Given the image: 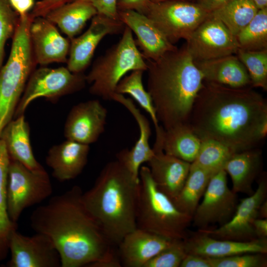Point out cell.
I'll use <instances>...</instances> for the list:
<instances>
[{"label": "cell", "instance_id": "1", "mask_svg": "<svg viewBox=\"0 0 267 267\" xmlns=\"http://www.w3.org/2000/svg\"><path fill=\"white\" fill-rule=\"evenodd\" d=\"M187 123L201 139L216 140L234 152L256 148L267 134V101L249 87L204 81Z\"/></svg>", "mask_w": 267, "mask_h": 267}, {"label": "cell", "instance_id": "2", "mask_svg": "<svg viewBox=\"0 0 267 267\" xmlns=\"http://www.w3.org/2000/svg\"><path fill=\"white\" fill-rule=\"evenodd\" d=\"M77 185L36 208L32 229L47 236L57 250L61 267H89L117 253L83 200Z\"/></svg>", "mask_w": 267, "mask_h": 267}, {"label": "cell", "instance_id": "3", "mask_svg": "<svg viewBox=\"0 0 267 267\" xmlns=\"http://www.w3.org/2000/svg\"><path fill=\"white\" fill-rule=\"evenodd\" d=\"M147 91L164 130L187 123L204 82L185 44L146 61Z\"/></svg>", "mask_w": 267, "mask_h": 267}, {"label": "cell", "instance_id": "4", "mask_svg": "<svg viewBox=\"0 0 267 267\" xmlns=\"http://www.w3.org/2000/svg\"><path fill=\"white\" fill-rule=\"evenodd\" d=\"M139 184L116 160L106 164L93 186L83 193L85 206L113 246L136 228Z\"/></svg>", "mask_w": 267, "mask_h": 267}, {"label": "cell", "instance_id": "5", "mask_svg": "<svg viewBox=\"0 0 267 267\" xmlns=\"http://www.w3.org/2000/svg\"><path fill=\"white\" fill-rule=\"evenodd\" d=\"M136 228L171 239L183 240L192 217L179 210L172 200L157 187L147 166L139 172Z\"/></svg>", "mask_w": 267, "mask_h": 267}, {"label": "cell", "instance_id": "6", "mask_svg": "<svg viewBox=\"0 0 267 267\" xmlns=\"http://www.w3.org/2000/svg\"><path fill=\"white\" fill-rule=\"evenodd\" d=\"M31 14L19 17L8 58L0 69V137L14 113L35 62L29 28Z\"/></svg>", "mask_w": 267, "mask_h": 267}, {"label": "cell", "instance_id": "7", "mask_svg": "<svg viewBox=\"0 0 267 267\" xmlns=\"http://www.w3.org/2000/svg\"><path fill=\"white\" fill-rule=\"evenodd\" d=\"M144 59L137 48L132 31L126 26L121 39L95 60L86 75L87 83L91 85L89 93L111 100L118 84L128 72L147 70Z\"/></svg>", "mask_w": 267, "mask_h": 267}, {"label": "cell", "instance_id": "8", "mask_svg": "<svg viewBox=\"0 0 267 267\" xmlns=\"http://www.w3.org/2000/svg\"><path fill=\"white\" fill-rule=\"evenodd\" d=\"M52 192L50 179L44 168L32 170L10 158L6 202L8 214L12 222L17 223L25 209L41 203Z\"/></svg>", "mask_w": 267, "mask_h": 267}, {"label": "cell", "instance_id": "9", "mask_svg": "<svg viewBox=\"0 0 267 267\" xmlns=\"http://www.w3.org/2000/svg\"><path fill=\"white\" fill-rule=\"evenodd\" d=\"M87 83L86 75L74 73L67 68L41 67L30 75L16 109L14 117L23 115L34 100L44 97L54 102L60 97L83 89Z\"/></svg>", "mask_w": 267, "mask_h": 267}, {"label": "cell", "instance_id": "10", "mask_svg": "<svg viewBox=\"0 0 267 267\" xmlns=\"http://www.w3.org/2000/svg\"><path fill=\"white\" fill-rule=\"evenodd\" d=\"M210 12L187 0L150 2L145 15L172 44L186 40Z\"/></svg>", "mask_w": 267, "mask_h": 267}, {"label": "cell", "instance_id": "11", "mask_svg": "<svg viewBox=\"0 0 267 267\" xmlns=\"http://www.w3.org/2000/svg\"><path fill=\"white\" fill-rule=\"evenodd\" d=\"M203 196L192 219L198 230L217 227L230 220L238 205L237 197L228 187L227 173L223 169L212 176Z\"/></svg>", "mask_w": 267, "mask_h": 267}, {"label": "cell", "instance_id": "12", "mask_svg": "<svg viewBox=\"0 0 267 267\" xmlns=\"http://www.w3.org/2000/svg\"><path fill=\"white\" fill-rule=\"evenodd\" d=\"M185 45L194 61H204L236 54V37L211 13L186 40Z\"/></svg>", "mask_w": 267, "mask_h": 267}, {"label": "cell", "instance_id": "13", "mask_svg": "<svg viewBox=\"0 0 267 267\" xmlns=\"http://www.w3.org/2000/svg\"><path fill=\"white\" fill-rule=\"evenodd\" d=\"M267 195V182L264 178L260 180L256 190L238 204L228 222L216 228L198 230L219 239L237 241L258 239L254 232L253 222L258 218L259 207L266 200Z\"/></svg>", "mask_w": 267, "mask_h": 267}, {"label": "cell", "instance_id": "14", "mask_svg": "<svg viewBox=\"0 0 267 267\" xmlns=\"http://www.w3.org/2000/svg\"><path fill=\"white\" fill-rule=\"evenodd\" d=\"M9 252L8 267H61L57 250L43 233L36 232L29 236L15 230L9 239Z\"/></svg>", "mask_w": 267, "mask_h": 267}, {"label": "cell", "instance_id": "15", "mask_svg": "<svg viewBox=\"0 0 267 267\" xmlns=\"http://www.w3.org/2000/svg\"><path fill=\"white\" fill-rule=\"evenodd\" d=\"M125 26L119 19L95 15L85 33L70 40L67 68L74 73H83L89 66L101 40L108 35L122 34Z\"/></svg>", "mask_w": 267, "mask_h": 267}, {"label": "cell", "instance_id": "16", "mask_svg": "<svg viewBox=\"0 0 267 267\" xmlns=\"http://www.w3.org/2000/svg\"><path fill=\"white\" fill-rule=\"evenodd\" d=\"M163 128L155 130L154 154L147 162L151 177L159 190L173 200L188 176L190 163L165 153L162 148Z\"/></svg>", "mask_w": 267, "mask_h": 267}, {"label": "cell", "instance_id": "17", "mask_svg": "<svg viewBox=\"0 0 267 267\" xmlns=\"http://www.w3.org/2000/svg\"><path fill=\"white\" fill-rule=\"evenodd\" d=\"M107 110L97 99L80 102L69 111L64 134L66 139L89 145L104 132Z\"/></svg>", "mask_w": 267, "mask_h": 267}, {"label": "cell", "instance_id": "18", "mask_svg": "<svg viewBox=\"0 0 267 267\" xmlns=\"http://www.w3.org/2000/svg\"><path fill=\"white\" fill-rule=\"evenodd\" d=\"M29 35L36 64L44 66L67 62L70 40L63 37L55 25L45 17L34 18Z\"/></svg>", "mask_w": 267, "mask_h": 267}, {"label": "cell", "instance_id": "19", "mask_svg": "<svg viewBox=\"0 0 267 267\" xmlns=\"http://www.w3.org/2000/svg\"><path fill=\"white\" fill-rule=\"evenodd\" d=\"M186 254L221 258L246 253H267V239L250 241L219 239L198 230L183 239Z\"/></svg>", "mask_w": 267, "mask_h": 267}, {"label": "cell", "instance_id": "20", "mask_svg": "<svg viewBox=\"0 0 267 267\" xmlns=\"http://www.w3.org/2000/svg\"><path fill=\"white\" fill-rule=\"evenodd\" d=\"M119 19L135 34L144 58L155 60L178 47L171 44L145 15L133 10H118Z\"/></svg>", "mask_w": 267, "mask_h": 267}, {"label": "cell", "instance_id": "21", "mask_svg": "<svg viewBox=\"0 0 267 267\" xmlns=\"http://www.w3.org/2000/svg\"><path fill=\"white\" fill-rule=\"evenodd\" d=\"M112 100L123 105L131 113L138 124L139 136L131 149L121 150L116 154L117 160L136 179H139L141 165L148 162L154 154L149 145L151 129L148 119L136 108L133 101L123 94L114 93Z\"/></svg>", "mask_w": 267, "mask_h": 267}, {"label": "cell", "instance_id": "22", "mask_svg": "<svg viewBox=\"0 0 267 267\" xmlns=\"http://www.w3.org/2000/svg\"><path fill=\"white\" fill-rule=\"evenodd\" d=\"M174 240L136 228L127 234L117 246L122 266L144 267L150 259L169 246Z\"/></svg>", "mask_w": 267, "mask_h": 267}, {"label": "cell", "instance_id": "23", "mask_svg": "<svg viewBox=\"0 0 267 267\" xmlns=\"http://www.w3.org/2000/svg\"><path fill=\"white\" fill-rule=\"evenodd\" d=\"M89 151V145L66 139L49 148L45 162L55 179L61 182L70 180L82 172Z\"/></svg>", "mask_w": 267, "mask_h": 267}, {"label": "cell", "instance_id": "24", "mask_svg": "<svg viewBox=\"0 0 267 267\" xmlns=\"http://www.w3.org/2000/svg\"><path fill=\"white\" fill-rule=\"evenodd\" d=\"M194 62L205 81L235 88L251 85L248 71L236 54Z\"/></svg>", "mask_w": 267, "mask_h": 267}, {"label": "cell", "instance_id": "25", "mask_svg": "<svg viewBox=\"0 0 267 267\" xmlns=\"http://www.w3.org/2000/svg\"><path fill=\"white\" fill-rule=\"evenodd\" d=\"M0 138L4 141L10 159L32 170L43 168L34 155L30 127L24 114L11 120L4 128Z\"/></svg>", "mask_w": 267, "mask_h": 267}, {"label": "cell", "instance_id": "26", "mask_svg": "<svg viewBox=\"0 0 267 267\" xmlns=\"http://www.w3.org/2000/svg\"><path fill=\"white\" fill-rule=\"evenodd\" d=\"M261 152L256 148L234 153L223 170L230 176L232 191L251 195L252 184L261 168Z\"/></svg>", "mask_w": 267, "mask_h": 267}, {"label": "cell", "instance_id": "27", "mask_svg": "<svg viewBox=\"0 0 267 267\" xmlns=\"http://www.w3.org/2000/svg\"><path fill=\"white\" fill-rule=\"evenodd\" d=\"M97 14L91 0H75L51 10L45 17L57 26L70 40Z\"/></svg>", "mask_w": 267, "mask_h": 267}, {"label": "cell", "instance_id": "28", "mask_svg": "<svg viewBox=\"0 0 267 267\" xmlns=\"http://www.w3.org/2000/svg\"><path fill=\"white\" fill-rule=\"evenodd\" d=\"M201 142V139L187 123L163 130L162 148L164 152L190 164L196 158Z\"/></svg>", "mask_w": 267, "mask_h": 267}, {"label": "cell", "instance_id": "29", "mask_svg": "<svg viewBox=\"0 0 267 267\" xmlns=\"http://www.w3.org/2000/svg\"><path fill=\"white\" fill-rule=\"evenodd\" d=\"M214 174L197 166L190 164L183 186L172 201L180 211L193 216L209 180Z\"/></svg>", "mask_w": 267, "mask_h": 267}, {"label": "cell", "instance_id": "30", "mask_svg": "<svg viewBox=\"0 0 267 267\" xmlns=\"http://www.w3.org/2000/svg\"><path fill=\"white\" fill-rule=\"evenodd\" d=\"M9 162L5 144L0 138V262L6 258L10 236L17 228V223L10 220L7 208L6 187Z\"/></svg>", "mask_w": 267, "mask_h": 267}, {"label": "cell", "instance_id": "31", "mask_svg": "<svg viewBox=\"0 0 267 267\" xmlns=\"http://www.w3.org/2000/svg\"><path fill=\"white\" fill-rule=\"evenodd\" d=\"M258 11L251 0H230L210 12L222 21L235 36L253 18Z\"/></svg>", "mask_w": 267, "mask_h": 267}, {"label": "cell", "instance_id": "32", "mask_svg": "<svg viewBox=\"0 0 267 267\" xmlns=\"http://www.w3.org/2000/svg\"><path fill=\"white\" fill-rule=\"evenodd\" d=\"M144 71L141 70L133 71L128 76H125L118 84L115 92L130 95L150 115L155 129L160 125L151 96L144 88L142 76Z\"/></svg>", "mask_w": 267, "mask_h": 267}, {"label": "cell", "instance_id": "33", "mask_svg": "<svg viewBox=\"0 0 267 267\" xmlns=\"http://www.w3.org/2000/svg\"><path fill=\"white\" fill-rule=\"evenodd\" d=\"M199 151L191 164L202 168L213 174L223 170L231 156L235 152L227 146L210 138L201 139Z\"/></svg>", "mask_w": 267, "mask_h": 267}, {"label": "cell", "instance_id": "34", "mask_svg": "<svg viewBox=\"0 0 267 267\" xmlns=\"http://www.w3.org/2000/svg\"><path fill=\"white\" fill-rule=\"evenodd\" d=\"M239 49H267V8L258 10L251 21L236 36Z\"/></svg>", "mask_w": 267, "mask_h": 267}, {"label": "cell", "instance_id": "35", "mask_svg": "<svg viewBox=\"0 0 267 267\" xmlns=\"http://www.w3.org/2000/svg\"><path fill=\"white\" fill-rule=\"evenodd\" d=\"M236 55L244 65L254 88L267 89V49L246 50L238 49Z\"/></svg>", "mask_w": 267, "mask_h": 267}, {"label": "cell", "instance_id": "36", "mask_svg": "<svg viewBox=\"0 0 267 267\" xmlns=\"http://www.w3.org/2000/svg\"><path fill=\"white\" fill-rule=\"evenodd\" d=\"M19 16L9 4L8 0H0V69L2 66L4 46L7 41L12 38Z\"/></svg>", "mask_w": 267, "mask_h": 267}, {"label": "cell", "instance_id": "37", "mask_svg": "<svg viewBox=\"0 0 267 267\" xmlns=\"http://www.w3.org/2000/svg\"><path fill=\"white\" fill-rule=\"evenodd\" d=\"M186 255L183 240L175 239L169 246L150 259L144 267H179Z\"/></svg>", "mask_w": 267, "mask_h": 267}, {"label": "cell", "instance_id": "38", "mask_svg": "<svg viewBox=\"0 0 267 267\" xmlns=\"http://www.w3.org/2000/svg\"><path fill=\"white\" fill-rule=\"evenodd\" d=\"M212 267H266V254L246 253L221 258H209Z\"/></svg>", "mask_w": 267, "mask_h": 267}, {"label": "cell", "instance_id": "39", "mask_svg": "<svg viewBox=\"0 0 267 267\" xmlns=\"http://www.w3.org/2000/svg\"><path fill=\"white\" fill-rule=\"evenodd\" d=\"M75 0H40L35 4L30 13L33 17H45L55 8Z\"/></svg>", "mask_w": 267, "mask_h": 267}, {"label": "cell", "instance_id": "40", "mask_svg": "<svg viewBox=\"0 0 267 267\" xmlns=\"http://www.w3.org/2000/svg\"><path fill=\"white\" fill-rule=\"evenodd\" d=\"M97 14L113 19H119L117 6V0H91Z\"/></svg>", "mask_w": 267, "mask_h": 267}, {"label": "cell", "instance_id": "41", "mask_svg": "<svg viewBox=\"0 0 267 267\" xmlns=\"http://www.w3.org/2000/svg\"><path fill=\"white\" fill-rule=\"evenodd\" d=\"M150 1L149 0H117L118 10H133L145 15Z\"/></svg>", "mask_w": 267, "mask_h": 267}, {"label": "cell", "instance_id": "42", "mask_svg": "<svg viewBox=\"0 0 267 267\" xmlns=\"http://www.w3.org/2000/svg\"><path fill=\"white\" fill-rule=\"evenodd\" d=\"M179 267H212L210 259L202 256L186 254Z\"/></svg>", "mask_w": 267, "mask_h": 267}, {"label": "cell", "instance_id": "43", "mask_svg": "<svg viewBox=\"0 0 267 267\" xmlns=\"http://www.w3.org/2000/svg\"><path fill=\"white\" fill-rule=\"evenodd\" d=\"M10 5L19 16L30 13L35 4V0H8Z\"/></svg>", "mask_w": 267, "mask_h": 267}, {"label": "cell", "instance_id": "44", "mask_svg": "<svg viewBox=\"0 0 267 267\" xmlns=\"http://www.w3.org/2000/svg\"><path fill=\"white\" fill-rule=\"evenodd\" d=\"M253 228L258 239H267V219H255L253 222Z\"/></svg>", "mask_w": 267, "mask_h": 267}, {"label": "cell", "instance_id": "45", "mask_svg": "<svg viewBox=\"0 0 267 267\" xmlns=\"http://www.w3.org/2000/svg\"><path fill=\"white\" fill-rule=\"evenodd\" d=\"M230 0H198V3L205 10L211 12Z\"/></svg>", "mask_w": 267, "mask_h": 267}, {"label": "cell", "instance_id": "46", "mask_svg": "<svg viewBox=\"0 0 267 267\" xmlns=\"http://www.w3.org/2000/svg\"><path fill=\"white\" fill-rule=\"evenodd\" d=\"M258 218L267 219V201L266 200L262 203L259 207Z\"/></svg>", "mask_w": 267, "mask_h": 267}, {"label": "cell", "instance_id": "47", "mask_svg": "<svg viewBox=\"0 0 267 267\" xmlns=\"http://www.w3.org/2000/svg\"><path fill=\"white\" fill-rule=\"evenodd\" d=\"M258 10L267 8V0H251Z\"/></svg>", "mask_w": 267, "mask_h": 267}, {"label": "cell", "instance_id": "48", "mask_svg": "<svg viewBox=\"0 0 267 267\" xmlns=\"http://www.w3.org/2000/svg\"><path fill=\"white\" fill-rule=\"evenodd\" d=\"M150 2L153 3L160 2L168 0H149Z\"/></svg>", "mask_w": 267, "mask_h": 267}]
</instances>
